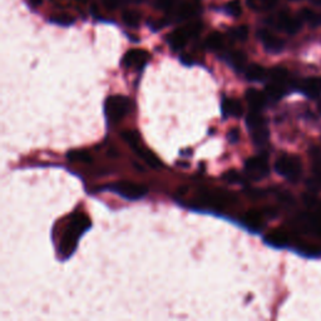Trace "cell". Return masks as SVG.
Wrapping results in <instances>:
<instances>
[{
    "label": "cell",
    "instance_id": "6da1fadb",
    "mask_svg": "<svg viewBox=\"0 0 321 321\" xmlns=\"http://www.w3.org/2000/svg\"><path fill=\"white\" fill-rule=\"evenodd\" d=\"M89 226L90 221L85 215L79 213L73 217L72 222H70L67 231L63 235L62 241H60L59 245V251L63 257H69L74 252L78 244V239L85 230L89 229Z\"/></svg>",
    "mask_w": 321,
    "mask_h": 321
},
{
    "label": "cell",
    "instance_id": "7a4b0ae2",
    "mask_svg": "<svg viewBox=\"0 0 321 321\" xmlns=\"http://www.w3.org/2000/svg\"><path fill=\"white\" fill-rule=\"evenodd\" d=\"M132 110V100L125 95H111L104 104L105 116L113 123L122 121Z\"/></svg>",
    "mask_w": 321,
    "mask_h": 321
},
{
    "label": "cell",
    "instance_id": "3957f363",
    "mask_svg": "<svg viewBox=\"0 0 321 321\" xmlns=\"http://www.w3.org/2000/svg\"><path fill=\"white\" fill-rule=\"evenodd\" d=\"M277 173L284 176L289 181L295 182L300 178L302 172V164L299 157L290 155H282L281 157L277 158L275 163Z\"/></svg>",
    "mask_w": 321,
    "mask_h": 321
},
{
    "label": "cell",
    "instance_id": "277c9868",
    "mask_svg": "<svg viewBox=\"0 0 321 321\" xmlns=\"http://www.w3.org/2000/svg\"><path fill=\"white\" fill-rule=\"evenodd\" d=\"M110 188L115 193L120 194L121 197H123L126 199H131V201L142 198V197H145L148 193L147 186L130 181H121L117 182V183H113L111 184Z\"/></svg>",
    "mask_w": 321,
    "mask_h": 321
},
{
    "label": "cell",
    "instance_id": "5b68a950",
    "mask_svg": "<svg viewBox=\"0 0 321 321\" xmlns=\"http://www.w3.org/2000/svg\"><path fill=\"white\" fill-rule=\"evenodd\" d=\"M246 172L252 178H262L269 174V162L265 156H255L246 161Z\"/></svg>",
    "mask_w": 321,
    "mask_h": 321
},
{
    "label": "cell",
    "instance_id": "8992f818",
    "mask_svg": "<svg viewBox=\"0 0 321 321\" xmlns=\"http://www.w3.org/2000/svg\"><path fill=\"white\" fill-rule=\"evenodd\" d=\"M150 59V54L146 50L141 49H132L127 52L123 57V65L131 68L135 67L137 69H141L146 65V63Z\"/></svg>",
    "mask_w": 321,
    "mask_h": 321
},
{
    "label": "cell",
    "instance_id": "52a82bcc",
    "mask_svg": "<svg viewBox=\"0 0 321 321\" xmlns=\"http://www.w3.org/2000/svg\"><path fill=\"white\" fill-rule=\"evenodd\" d=\"M277 27H279L280 29L285 30L286 33H289V34H295V33L299 32L300 28H301V23L297 19H295V18L290 17L287 13L282 12L280 13L279 17H277Z\"/></svg>",
    "mask_w": 321,
    "mask_h": 321
},
{
    "label": "cell",
    "instance_id": "ba28073f",
    "mask_svg": "<svg viewBox=\"0 0 321 321\" xmlns=\"http://www.w3.org/2000/svg\"><path fill=\"white\" fill-rule=\"evenodd\" d=\"M259 37L261 39L262 44L265 45V48L270 50V52H280L284 48V42L280 38H277L276 35L270 33L269 30H261L259 33Z\"/></svg>",
    "mask_w": 321,
    "mask_h": 321
},
{
    "label": "cell",
    "instance_id": "9c48e42d",
    "mask_svg": "<svg viewBox=\"0 0 321 321\" xmlns=\"http://www.w3.org/2000/svg\"><path fill=\"white\" fill-rule=\"evenodd\" d=\"M246 100L252 111H261L266 104L267 95L257 89H247Z\"/></svg>",
    "mask_w": 321,
    "mask_h": 321
},
{
    "label": "cell",
    "instance_id": "30bf717a",
    "mask_svg": "<svg viewBox=\"0 0 321 321\" xmlns=\"http://www.w3.org/2000/svg\"><path fill=\"white\" fill-rule=\"evenodd\" d=\"M188 38L189 35L187 33L186 28H179V29H176L169 34V45H171L173 50H179L186 45Z\"/></svg>",
    "mask_w": 321,
    "mask_h": 321
},
{
    "label": "cell",
    "instance_id": "8fae6325",
    "mask_svg": "<svg viewBox=\"0 0 321 321\" xmlns=\"http://www.w3.org/2000/svg\"><path fill=\"white\" fill-rule=\"evenodd\" d=\"M222 112L225 116H231V117H241L244 113V107L241 102L237 99H231V98H225L222 102Z\"/></svg>",
    "mask_w": 321,
    "mask_h": 321
},
{
    "label": "cell",
    "instance_id": "7c38bea8",
    "mask_svg": "<svg viewBox=\"0 0 321 321\" xmlns=\"http://www.w3.org/2000/svg\"><path fill=\"white\" fill-rule=\"evenodd\" d=\"M133 150H135V152L137 153V155L140 156L142 160H145V162L148 164V166L152 167V168H160V167L162 166L161 161L158 160L157 156H156L153 152H151V151H148L147 148H145V147H142V146L138 145V146H136Z\"/></svg>",
    "mask_w": 321,
    "mask_h": 321
},
{
    "label": "cell",
    "instance_id": "4fadbf2b",
    "mask_svg": "<svg viewBox=\"0 0 321 321\" xmlns=\"http://www.w3.org/2000/svg\"><path fill=\"white\" fill-rule=\"evenodd\" d=\"M302 90L310 97H317L321 94V77H311L304 80Z\"/></svg>",
    "mask_w": 321,
    "mask_h": 321
},
{
    "label": "cell",
    "instance_id": "5bb4252c",
    "mask_svg": "<svg viewBox=\"0 0 321 321\" xmlns=\"http://www.w3.org/2000/svg\"><path fill=\"white\" fill-rule=\"evenodd\" d=\"M246 125L250 131H254L257 130V128L266 127V120H265L264 116L260 113V111H252V112H250L249 115H247Z\"/></svg>",
    "mask_w": 321,
    "mask_h": 321
},
{
    "label": "cell",
    "instance_id": "9a60e30c",
    "mask_svg": "<svg viewBox=\"0 0 321 321\" xmlns=\"http://www.w3.org/2000/svg\"><path fill=\"white\" fill-rule=\"evenodd\" d=\"M244 221L250 229L260 230L262 227V213L256 209H250L244 217Z\"/></svg>",
    "mask_w": 321,
    "mask_h": 321
},
{
    "label": "cell",
    "instance_id": "2e32d148",
    "mask_svg": "<svg viewBox=\"0 0 321 321\" xmlns=\"http://www.w3.org/2000/svg\"><path fill=\"white\" fill-rule=\"evenodd\" d=\"M266 242L267 244L272 245V246H284L289 241V236L287 234H285L281 230H275V231L270 232L266 236Z\"/></svg>",
    "mask_w": 321,
    "mask_h": 321
},
{
    "label": "cell",
    "instance_id": "e0dca14e",
    "mask_svg": "<svg viewBox=\"0 0 321 321\" xmlns=\"http://www.w3.org/2000/svg\"><path fill=\"white\" fill-rule=\"evenodd\" d=\"M266 77V70L260 64H251L246 69V78L251 82H261Z\"/></svg>",
    "mask_w": 321,
    "mask_h": 321
},
{
    "label": "cell",
    "instance_id": "ac0fdd59",
    "mask_svg": "<svg viewBox=\"0 0 321 321\" xmlns=\"http://www.w3.org/2000/svg\"><path fill=\"white\" fill-rule=\"evenodd\" d=\"M279 0H247V5L250 9L256 10V12H264V10H270L275 8Z\"/></svg>",
    "mask_w": 321,
    "mask_h": 321
},
{
    "label": "cell",
    "instance_id": "d6986e66",
    "mask_svg": "<svg viewBox=\"0 0 321 321\" xmlns=\"http://www.w3.org/2000/svg\"><path fill=\"white\" fill-rule=\"evenodd\" d=\"M122 20L125 22L126 25H128V27H138V24H140L141 22V13L132 9L125 10V12L122 13Z\"/></svg>",
    "mask_w": 321,
    "mask_h": 321
},
{
    "label": "cell",
    "instance_id": "ffe728a7",
    "mask_svg": "<svg viewBox=\"0 0 321 321\" xmlns=\"http://www.w3.org/2000/svg\"><path fill=\"white\" fill-rule=\"evenodd\" d=\"M265 93H266L267 98H271V99L277 100L285 94V85L272 82L271 84H269L266 88H265Z\"/></svg>",
    "mask_w": 321,
    "mask_h": 321
},
{
    "label": "cell",
    "instance_id": "44dd1931",
    "mask_svg": "<svg viewBox=\"0 0 321 321\" xmlns=\"http://www.w3.org/2000/svg\"><path fill=\"white\" fill-rule=\"evenodd\" d=\"M225 39L224 35L220 34V33L215 32L212 34H209L206 39V47L211 50H219L224 47Z\"/></svg>",
    "mask_w": 321,
    "mask_h": 321
},
{
    "label": "cell",
    "instance_id": "7402d4cb",
    "mask_svg": "<svg viewBox=\"0 0 321 321\" xmlns=\"http://www.w3.org/2000/svg\"><path fill=\"white\" fill-rule=\"evenodd\" d=\"M270 77H271L272 82L285 85V83L287 82V78H289V73H287V70L285 68L276 67L271 70Z\"/></svg>",
    "mask_w": 321,
    "mask_h": 321
},
{
    "label": "cell",
    "instance_id": "603a6c76",
    "mask_svg": "<svg viewBox=\"0 0 321 321\" xmlns=\"http://www.w3.org/2000/svg\"><path fill=\"white\" fill-rule=\"evenodd\" d=\"M67 157L72 162H83V163H90L93 160L92 156L85 151H70Z\"/></svg>",
    "mask_w": 321,
    "mask_h": 321
},
{
    "label": "cell",
    "instance_id": "cb8c5ba5",
    "mask_svg": "<svg viewBox=\"0 0 321 321\" xmlns=\"http://www.w3.org/2000/svg\"><path fill=\"white\" fill-rule=\"evenodd\" d=\"M196 5L192 4V3H184V4H182L181 7H179L177 15H178V18H181V19H189V18H192L196 14Z\"/></svg>",
    "mask_w": 321,
    "mask_h": 321
},
{
    "label": "cell",
    "instance_id": "d4e9b609",
    "mask_svg": "<svg viewBox=\"0 0 321 321\" xmlns=\"http://www.w3.org/2000/svg\"><path fill=\"white\" fill-rule=\"evenodd\" d=\"M251 135H252V140L256 145L261 146L264 143H266L267 138H269V131H267L266 127H261V128H257V130L251 131Z\"/></svg>",
    "mask_w": 321,
    "mask_h": 321
},
{
    "label": "cell",
    "instance_id": "484cf974",
    "mask_svg": "<svg viewBox=\"0 0 321 321\" xmlns=\"http://www.w3.org/2000/svg\"><path fill=\"white\" fill-rule=\"evenodd\" d=\"M230 60H231L232 67L241 70L242 68H244L245 63H246V55H245V53L237 50V52L231 53V55H230Z\"/></svg>",
    "mask_w": 321,
    "mask_h": 321
},
{
    "label": "cell",
    "instance_id": "4316f807",
    "mask_svg": "<svg viewBox=\"0 0 321 321\" xmlns=\"http://www.w3.org/2000/svg\"><path fill=\"white\" fill-rule=\"evenodd\" d=\"M121 137H122L123 141H125L126 143H128L132 148H135L136 146L140 145V135H138L136 131H125V132H122Z\"/></svg>",
    "mask_w": 321,
    "mask_h": 321
},
{
    "label": "cell",
    "instance_id": "83f0119b",
    "mask_svg": "<svg viewBox=\"0 0 321 321\" xmlns=\"http://www.w3.org/2000/svg\"><path fill=\"white\" fill-rule=\"evenodd\" d=\"M300 15H301V19L305 20L306 23H309V24L311 25L319 24V17H317V15L315 14L311 9L305 8V9H302L301 12H300Z\"/></svg>",
    "mask_w": 321,
    "mask_h": 321
},
{
    "label": "cell",
    "instance_id": "f1b7e54d",
    "mask_svg": "<svg viewBox=\"0 0 321 321\" xmlns=\"http://www.w3.org/2000/svg\"><path fill=\"white\" fill-rule=\"evenodd\" d=\"M226 12L232 17L237 18L242 14V5L239 0H231L229 4L226 5Z\"/></svg>",
    "mask_w": 321,
    "mask_h": 321
},
{
    "label": "cell",
    "instance_id": "f546056e",
    "mask_svg": "<svg viewBox=\"0 0 321 321\" xmlns=\"http://www.w3.org/2000/svg\"><path fill=\"white\" fill-rule=\"evenodd\" d=\"M52 22L58 25H64V27H68V25L74 23V18L69 14H60V15H57L55 18H53Z\"/></svg>",
    "mask_w": 321,
    "mask_h": 321
},
{
    "label": "cell",
    "instance_id": "4dcf8cb0",
    "mask_svg": "<svg viewBox=\"0 0 321 321\" xmlns=\"http://www.w3.org/2000/svg\"><path fill=\"white\" fill-rule=\"evenodd\" d=\"M232 33H234L235 38L244 42V40H246L249 38V27L247 25H240L236 29L232 30Z\"/></svg>",
    "mask_w": 321,
    "mask_h": 321
},
{
    "label": "cell",
    "instance_id": "1f68e13d",
    "mask_svg": "<svg viewBox=\"0 0 321 321\" xmlns=\"http://www.w3.org/2000/svg\"><path fill=\"white\" fill-rule=\"evenodd\" d=\"M186 30L187 33H188L189 38L196 37V35H198L199 32L202 30V24L201 23H191L189 25H187Z\"/></svg>",
    "mask_w": 321,
    "mask_h": 321
},
{
    "label": "cell",
    "instance_id": "d6a6232c",
    "mask_svg": "<svg viewBox=\"0 0 321 321\" xmlns=\"http://www.w3.org/2000/svg\"><path fill=\"white\" fill-rule=\"evenodd\" d=\"M122 0H102V4L105 9L116 10L121 5Z\"/></svg>",
    "mask_w": 321,
    "mask_h": 321
},
{
    "label": "cell",
    "instance_id": "836d02e7",
    "mask_svg": "<svg viewBox=\"0 0 321 321\" xmlns=\"http://www.w3.org/2000/svg\"><path fill=\"white\" fill-rule=\"evenodd\" d=\"M224 178L226 179L227 182H232V183H236L240 179V174L237 173L236 171H229L224 176Z\"/></svg>",
    "mask_w": 321,
    "mask_h": 321
},
{
    "label": "cell",
    "instance_id": "e575fe53",
    "mask_svg": "<svg viewBox=\"0 0 321 321\" xmlns=\"http://www.w3.org/2000/svg\"><path fill=\"white\" fill-rule=\"evenodd\" d=\"M227 138H229V141L231 143H236L240 138V132L236 130V128H235V130L230 131L229 135H227Z\"/></svg>",
    "mask_w": 321,
    "mask_h": 321
},
{
    "label": "cell",
    "instance_id": "d590c367",
    "mask_svg": "<svg viewBox=\"0 0 321 321\" xmlns=\"http://www.w3.org/2000/svg\"><path fill=\"white\" fill-rule=\"evenodd\" d=\"M304 251L309 255H316L320 252V247L315 246V245H306L304 246Z\"/></svg>",
    "mask_w": 321,
    "mask_h": 321
},
{
    "label": "cell",
    "instance_id": "8d00e7d4",
    "mask_svg": "<svg viewBox=\"0 0 321 321\" xmlns=\"http://www.w3.org/2000/svg\"><path fill=\"white\" fill-rule=\"evenodd\" d=\"M174 0H158V7L162 8V9H167V8L171 7L173 4Z\"/></svg>",
    "mask_w": 321,
    "mask_h": 321
},
{
    "label": "cell",
    "instance_id": "74e56055",
    "mask_svg": "<svg viewBox=\"0 0 321 321\" xmlns=\"http://www.w3.org/2000/svg\"><path fill=\"white\" fill-rule=\"evenodd\" d=\"M181 62L186 65H191L192 64V59L188 57V55H182L181 57Z\"/></svg>",
    "mask_w": 321,
    "mask_h": 321
},
{
    "label": "cell",
    "instance_id": "f35d334b",
    "mask_svg": "<svg viewBox=\"0 0 321 321\" xmlns=\"http://www.w3.org/2000/svg\"><path fill=\"white\" fill-rule=\"evenodd\" d=\"M29 3L32 4V7H39L42 4V0H29Z\"/></svg>",
    "mask_w": 321,
    "mask_h": 321
},
{
    "label": "cell",
    "instance_id": "ab89813d",
    "mask_svg": "<svg viewBox=\"0 0 321 321\" xmlns=\"http://www.w3.org/2000/svg\"><path fill=\"white\" fill-rule=\"evenodd\" d=\"M187 189H188V187H187V186L182 187V188L178 189V193L179 194H186L187 193Z\"/></svg>",
    "mask_w": 321,
    "mask_h": 321
},
{
    "label": "cell",
    "instance_id": "60d3db41",
    "mask_svg": "<svg viewBox=\"0 0 321 321\" xmlns=\"http://www.w3.org/2000/svg\"><path fill=\"white\" fill-rule=\"evenodd\" d=\"M311 2L316 5H321V0H311Z\"/></svg>",
    "mask_w": 321,
    "mask_h": 321
}]
</instances>
